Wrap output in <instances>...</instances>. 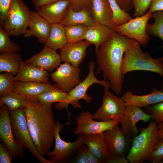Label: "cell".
<instances>
[{
  "mask_svg": "<svg viewBox=\"0 0 163 163\" xmlns=\"http://www.w3.org/2000/svg\"><path fill=\"white\" fill-rule=\"evenodd\" d=\"M134 40L114 31L95 51L97 65L95 74L102 72L103 80L109 82L110 89L117 95L121 94L124 82L121 66L123 55Z\"/></svg>",
  "mask_w": 163,
  "mask_h": 163,
  "instance_id": "6da1fadb",
  "label": "cell"
},
{
  "mask_svg": "<svg viewBox=\"0 0 163 163\" xmlns=\"http://www.w3.org/2000/svg\"><path fill=\"white\" fill-rule=\"evenodd\" d=\"M52 105L28 100L24 108L30 133L36 149L43 156L48 152L55 139L56 122Z\"/></svg>",
  "mask_w": 163,
  "mask_h": 163,
  "instance_id": "7a4b0ae2",
  "label": "cell"
},
{
  "mask_svg": "<svg viewBox=\"0 0 163 163\" xmlns=\"http://www.w3.org/2000/svg\"><path fill=\"white\" fill-rule=\"evenodd\" d=\"M123 74L135 71H145L155 73L163 77V62L154 59L141 49L140 43L135 40L125 51L122 63Z\"/></svg>",
  "mask_w": 163,
  "mask_h": 163,
  "instance_id": "3957f363",
  "label": "cell"
},
{
  "mask_svg": "<svg viewBox=\"0 0 163 163\" xmlns=\"http://www.w3.org/2000/svg\"><path fill=\"white\" fill-rule=\"evenodd\" d=\"M157 124L152 120L132 139L127 156L130 163H142L147 160L159 140Z\"/></svg>",
  "mask_w": 163,
  "mask_h": 163,
  "instance_id": "277c9868",
  "label": "cell"
},
{
  "mask_svg": "<svg viewBox=\"0 0 163 163\" xmlns=\"http://www.w3.org/2000/svg\"><path fill=\"white\" fill-rule=\"evenodd\" d=\"M95 63L91 61L88 64L89 72L85 79L76 85L70 91L67 93L68 95L63 102L56 103L54 104L55 109L57 110H60L66 108L67 111L68 116L70 115L68 109L69 104H71L74 108H80L79 101L84 100L87 104L91 102L92 98L87 94L88 88L93 84H98L104 87L110 89V82L107 81L102 80H100L97 78L94 74Z\"/></svg>",
  "mask_w": 163,
  "mask_h": 163,
  "instance_id": "5b68a950",
  "label": "cell"
},
{
  "mask_svg": "<svg viewBox=\"0 0 163 163\" xmlns=\"http://www.w3.org/2000/svg\"><path fill=\"white\" fill-rule=\"evenodd\" d=\"M31 11L22 0H11L0 27L10 36L24 35L27 32Z\"/></svg>",
  "mask_w": 163,
  "mask_h": 163,
  "instance_id": "8992f818",
  "label": "cell"
},
{
  "mask_svg": "<svg viewBox=\"0 0 163 163\" xmlns=\"http://www.w3.org/2000/svg\"><path fill=\"white\" fill-rule=\"evenodd\" d=\"M10 121L16 140L22 147L28 149L34 157L42 163H52L44 158L36 149L30 133L24 107L10 112Z\"/></svg>",
  "mask_w": 163,
  "mask_h": 163,
  "instance_id": "52a82bcc",
  "label": "cell"
},
{
  "mask_svg": "<svg viewBox=\"0 0 163 163\" xmlns=\"http://www.w3.org/2000/svg\"><path fill=\"white\" fill-rule=\"evenodd\" d=\"M125 108V102L121 97H118L109 89L104 87L102 104L93 114V117L95 120H113L120 123L124 116Z\"/></svg>",
  "mask_w": 163,
  "mask_h": 163,
  "instance_id": "ba28073f",
  "label": "cell"
},
{
  "mask_svg": "<svg viewBox=\"0 0 163 163\" xmlns=\"http://www.w3.org/2000/svg\"><path fill=\"white\" fill-rule=\"evenodd\" d=\"M65 124H62L59 121L56 122L55 133V146L53 150L48 152L49 159L52 163L65 162L84 144V135H78L77 139L73 142H67L61 138L60 133Z\"/></svg>",
  "mask_w": 163,
  "mask_h": 163,
  "instance_id": "9c48e42d",
  "label": "cell"
},
{
  "mask_svg": "<svg viewBox=\"0 0 163 163\" xmlns=\"http://www.w3.org/2000/svg\"><path fill=\"white\" fill-rule=\"evenodd\" d=\"M152 17V14L148 11L143 16L131 18L123 24L115 26L114 30L119 34L136 40L146 47L150 40L146 31L148 21Z\"/></svg>",
  "mask_w": 163,
  "mask_h": 163,
  "instance_id": "30bf717a",
  "label": "cell"
},
{
  "mask_svg": "<svg viewBox=\"0 0 163 163\" xmlns=\"http://www.w3.org/2000/svg\"><path fill=\"white\" fill-rule=\"evenodd\" d=\"M103 134L109 153L108 158L127 157L133 139L123 133L119 124L104 132Z\"/></svg>",
  "mask_w": 163,
  "mask_h": 163,
  "instance_id": "8fae6325",
  "label": "cell"
},
{
  "mask_svg": "<svg viewBox=\"0 0 163 163\" xmlns=\"http://www.w3.org/2000/svg\"><path fill=\"white\" fill-rule=\"evenodd\" d=\"M0 138L14 158H25L24 149L16 140L10 119V111L5 105L0 104Z\"/></svg>",
  "mask_w": 163,
  "mask_h": 163,
  "instance_id": "7c38bea8",
  "label": "cell"
},
{
  "mask_svg": "<svg viewBox=\"0 0 163 163\" xmlns=\"http://www.w3.org/2000/svg\"><path fill=\"white\" fill-rule=\"evenodd\" d=\"M76 126L73 133L76 135L102 134L112 129L120 122L112 120L107 121H96L93 114L88 111L81 113L76 118Z\"/></svg>",
  "mask_w": 163,
  "mask_h": 163,
  "instance_id": "4fadbf2b",
  "label": "cell"
},
{
  "mask_svg": "<svg viewBox=\"0 0 163 163\" xmlns=\"http://www.w3.org/2000/svg\"><path fill=\"white\" fill-rule=\"evenodd\" d=\"M80 69L67 62L60 64L51 74L52 80L59 88L69 92L81 82Z\"/></svg>",
  "mask_w": 163,
  "mask_h": 163,
  "instance_id": "5bb4252c",
  "label": "cell"
},
{
  "mask_svg": "<svg viewBox=\"0 0 163 163\" xmlns=\"http://www.w3.org/2000/svg\"><path fill=\"white\" fill-rule=\"evenodd\" d=\"M151 119V116L141 108L133 105H126L124 116L120 123L121 130L126 136L132 138L139 133L136 126L138 122L142 121L146 123Z\"/></svg>",
  "mask_w": 163,
  "mask_h": 163,
  "instance_id": "9a60e30c",
  "label": "cell"
},
{
  "mask_svg": "<svg viewBox=\"0 0 163 163\" xmlns=\"http://www.w3.org/2000/svg\"><path fill=\"white\" fill-rule=\"evenodd\" d=\"M91 44L85 40L67 43L60 50L62 61L78 68L86 56L87 49Z\"/></svg>",
  "mask_w": 163,
  "mask_h": 163,
  "instance_id": "2e32d148",
  "label": "cell"
},
{
  "mask_svg": "<svg viewBox=\"0 0 163 163\" xmlns=\"http://www.w3.org/2000/svg\"><path fill=\"white\" fill-rule=\"evenodd\" d=\"M70 5L68 0H59L35 8V9L51 24L61 23L66 16Z\"/></svg>",
  "mask_w": 163,
  "mask_h": 163,
  "instance_id": "e0dca14e",
  "label": "cell"
},
{
  "mask_svg": "<svg viewBox=\"0 0 163 163\" xmlns=\"http://www.w3.org/2000/svg\"><path fill=\"white\" fill-rule=\"evenodd\" d=\"M25 62L38 66L50 72H53L61 64L60 56L56 51L45 46L39 53Z\"/></svg>",
  "mask_w": 163,
  "mask_h": 163,
  "instance_id": "ac0fdd59",
  "label": "cell"
},
{
  "mask_svg": "<svg viewBox=\"0 0 163 163\" xmlns=\"http://www.w3.org/2000/svg\"><path fill=\"white\" fill-rule=\"evenodd\" d=\"M49 73L47 71L32 64L22 62L17 74L15 81L22 82L49 83Z\"/></svg>",
  "mask_w": 163,
  "mask_h": 163,
  "instance_id": "d6986e66",
  "label": "cell"
},
{
  "mask_svg": "<svg viewBox=\"0 0 163 163\" xmlns=\"http://www.w3.org/2000/svg\"><path fill=\"white\" fill-rule=\"evenodd\" d=\"M29 27L30 29L24 37L28 38L35 36L40 43L44 44L50 35L51 24L36 11H31Z\"/></svg>",
  "mask_w": 163,
  "mask_h": 163,
  "instance_id": "ffe728a7",
  "label": "cell"
},
{
  "mask_svg": "<svg viewBox=\"0 0 163 163\" xmlns=\"http://www.w3.org/2000/svg\"><path fill=\"white\" fill-rule=\"evenodd\" d=\"M55 84L50 83L15 81L13 91L21 95L30 101L37 100L38 96L53 87Z\"/></svg>",
  "mask_w": 163,
  "mask_h": 163,
  "instance_id": "44dd1931",
  "label": "cell"
},
{
  "mask_svg": "<svg viewBox=\"0 0 163 163\" xmlns=\"http://www.w3.org/2000/svg\"><path fill=\"white\" fill-rule=\"evenodd\" d=\"M121 98L127 104L143 108L163 101V91L157 88H152L150 94L143 95L134 94L131 91L125 92Z\"/></svg>",
  "mask_w": 163,
  "mask_h": 163,
  "instance_id": "7402d4cb",
  "label": "cell"
},
{
  "mask_svg": "<svg viewBox=\"0 0 163 163\" xmlns=\"http://www.w3.org/2000/svg\"><path fill=\"white\" fill-rule=\"evenodd\" d=\"M91 12L95 21L114 30L111 23L113 13L108 0H91Z\"/></svg>",
  "mask_w": 163,
  "mask_h": 163,
  "instance_id": "603a6c76",
  "label": "cell"
},
{
  "mask_svg": "<svg viewBox=\"0 0 163 163\" xmlns=\"http://www.w3.org/2000/svg\"><path fill=\"white\" fill-rule=\"evenodd\" d=\"M84 142L101 163H105L109 155L103 133L84 135Z\"/></svg>",
  "mask_w": 163,
  "mask_h": 163,
  "instance_id": "cb8c5ba5",
  "label": "cell"
},
{
  "mask_svg": "<svg viewBox=\"0 0 163 163\" xmlns=\"http://www.w3.org/2000/svg\"><path fill=\"white\" fill-rule=\"evenodd\" d=\"M114 30L109 27L95 22L92 25L88 26L85 40L94 44L95 51L111 36Z\"/></svg>",
  "mask_w": 163,
  "mask_h": 163,
  "instance_id": "d4e9b609",
  "label": "cell"
},
{
  "mask_svg": "<svg viewBox=\"0 0 163 163\" xmlns=\"http://www.w3.org/2000/svg\"><path fill=\"white\" fill-rule=\"evenodd\" d=\"M95 23L88 8H83L79 11H75L69 7L66 16L61 24L64 26L82 24L90 26Z\"/></svg>",
  "mask_w": 163,
  "mask_h": 163,
  "instance_id": "484cf974",
  "label": "cell"
},
{
  "mask_svg": "<svg viewBox=\"0 0 163 163\" xmlns=\"http://www.w3.org/2000/svg\"><path fill=\"white\" fill-rule=\"evenodd\" d=\"M67 43L64 26L61 23L51 24L50 35L45 46L56 51L60 50Z\"/></svg>",
  "mask_w": 163,
  "mask_h": 163,
  "instance_id": "4316f807",
  "label": "cell"
},
{
  "mask_svg": "<svg viewBox=\"0 0 163 163\" xmlns=\"http://www.w3.org/2000/svg\"><path fill=\"white\" fill-rule=\"evenodd\" d=\"M23 61L18 53H0V72H10L15 75L18 73Z\"/></svg>",
  "mask_w": 163,
  "mask_h": 163,
  "instance_id": "83f0119b",
  "label": "cell"
},
{
  "mask_svg": "<svg viewBox=\"0 0 163 163\" xmlns=\"http://www.w3.org/2000/svg\"><path fill=\"white\" fill-rule=\"evenodd\" d=\"M28 101L21 95L13 91L0 97V104L6 105L10 112L24 108Z\"/></svg>",
  "mask_w": 163,
  "mask_h": 163,
  "instance_id": "f1b7e54d",
  "label": "cell"
},
{
  "mask_svg": "<svg viewBox=\"0 0 163 163\" xmlns=\"http://www.w3.org/2000/svg\"><path fill=\"white\" fill-rule=\"evenodd\" d=\"M68 95V93L55 84L53 87L39 95L36 100L43 104H52L64 102Z\"/></svg>",
  "mask_w": 163,
  "mask_h": 163,
  "instance_id": "f546056e",
  "label": "cell"
},
{
  "mask_svg": "<svg viewBox=\"0 0 163 163\" xmlns=\"http://www.w3.org/2000/svg\"><path fill=\"white\" fill-rule=\"evenodd\" d=\"M154 22L152 24L148 23L146 31L149 35L158 37L163 41L161 47L163 48V11H158L152 14ZM163 62V57L158 58Z\"/></svg>",
  "mask_w": 163,
  "mask_h": 163,
  "instance_id": "4dcf8cb0",
  "label": "cell"
},
{
  "mask_svg": "<svg viewBox=\"0 0 163 163\" xmlns=\"http://www.w3.org/2000/svg\"><path fill=\"white\" fill-rule=\"evenodd\" d=\"M64 26L67 43H74L85 40L88 26L82 24Z\"/></svg>",
  "mask_w": 163,
  "mask_h": 163,
  "instance_id": "1f68e13d",
  "label": "cell"
},
{
  "mask_svg": "<svg viewBox=\"0 0 163 163\" xmlns=\"http://www.w3.org/2000/svg\"><path fill=\"white\" fill-rule=\"evenodd\" d=\"M108 0L113 13L111 23L114 26L125 23L132 18L130 15L127 12L120 8L116 0Z\"/></svg>",
  "mask_w": 163,
  "mask_h": 163,
  "instance_id": "d6a6232c",
  "label": "cell"
},
{
  "mask_svg": "<svg viewBox=\"0 0 163 163\" xmlns=\"http://www.w3.org/2000/svg\"><path fill=\"white\" fill-rule=\"evenodd\" d=\"M10 35L2 27H0V52L16 53L21 50L20 45L12 42Z\"/></svg>",
  "mask_w": 163,
  "mask_h": 163,
  "instance_id": "836d02e7",
  "label": "cell"
},
{
  "mask_svg": "<svg viewBox=\"0 0 163 163\" xmlns=\"http://www.w3.org/2000/svg\"><path fill=\"white\" fill-rule=\"evenodd\" d=\"M15 75L10 72H5L0 74V96L13 91L15 82Z\"/></svg>",
  "mask_w": 163,
  "mask_h": 163,
  "instance_id": "e575fe53",
  "label": "cell"
},
{
  "mask_svg": "<svg viewBox=\"0 0 163 163\" xmlns=\"http://www.w3.org/2000/svg\"><path fill=\"white\" fill-rule=\"evenodd\" d=\"M157 124L163 123V101L143 107V110Z\"/></svg>",
  "mask_w": 163,
  "mask_h": 163,
  "instance_id": "d590c367",
  "label": "cell"
},
{
  "mask_svg": "<svg viewBox=\"0 0 163 163\" xmlns=\"http://www.w3.org/2000/svg\"><path fill=\"white\" fill-rule=\"evenodd\" d=\"M147 160L153 163H160L163 161V138L159 140Z\"/></svg>",
  "mask_w": 163,
  "mask_h": 163,
  "instance_id": "8d00e7d4",
  "label": "cell"
},
{
  "mask_svg": "<svg viewBox=\"0 0 163 163\" xmlns=\"http://www.w3.org/2000/svg\"><path fill=\"white\" fill-rule=\"evenodd\" d=\"M152 0H132L134 12V17L143 15L149 8Z\"/></svg>",
  "mask_w": 163,
  "mask_h": 163,
  "instance_id": "74e56055",
  "label": "cell"
},
{
  "mask_svg": "<svg viewBox=\"0 0 163 163\" xmlns=\"http://www.w3.org/2000/svg\"><path fill=\"white\" fill-rule=\"evenodd\" d=\"M14 157L7 147L2 142H0V163H11Z\"/></svg>",
  "mask_w": 163,
  "mask_h": 163,
  "instance_id": "f35d334b",
  "label": "cell"
},
{
  "mask_svg": "<svg viewBox=\"0 0 163 163\" xmlns=\"http://www.w3.org/2000/svg\"><path fill=\"white\" fill-rule=\"evenodd\" d=\"M70 3V8L78 11L83 8H90L91 0H68Z\"/></svg>",
  "mask_w": 163,
  "mask_h": 163,
  "instance_id": "ab89813d",
  "label": "cell"
},
{
  "mask_svg": "<svg viewBox=\"0 0 163 163\" xmlns=\"http://www.w3.org/2000/svg\"><path fill=\"white\" fill-rule=\"evenodd\" d=\"M86 146V145L84 144L79 149L77 154L71 161V162L87 163L85 153Z\"/></svg>",
  "mask_w": 163,
  "mask_h": 163,
  "instance_id": "60d3db41",
  "label": "cell"
},
{
  "mask_svg": "<svg viewBox=\"0 0 163 163\" xmlns=\"http://www.w3.org/2000/svg\"><path fill=\"white\" fill-rule=\"evenodd\" d=\"M11 0H0V20L2 21L5 18L9 7Z\"/></svg>",
  "mask_w": 163,
  "mask_h": 163,
  "instance_id": "b9f144b4",
  "label": "cell"
},
{
  "mask_svg": "<svg viewBox=\"0 0 163 163\" xmlns=\"http://www.w3.org/2000/svg\"><path fill=\"white\" fill-rule=\"evenodd\" d=\"M163 11V0H152L149 11L151 13Z\"/></svg>",
  "mask_w": 163,
  "mask_h": 163,
  "instance_id": "7bdbcfd3",
  "label": "cell"
},
{
  "mask_svg": "<svg viewBox=\"0 0 163 163\" xmlns=\"http://www.w3.org/2000/svg\"><path fill=\"white\" fill-rule=\"evenodd\" d=\"M120 8L126 12L129 11L133 8L132 0H116Z\"/></svg>",
  "mask_w": 163,
  "mask_h": 163,
  "instance_id": "ee69618b",
  "label": "cell"
},
{
  "mask_svg": "<svg viewBox=\"0 0 163 163\" xmlns=\"http://www.w3.org/2000/svg\"><path fill=\"white\" fill-rule=\"evenodd\" d=\"M85 155L87 163H100L98 159L86 146L85 151Z\"/></svg>",
  "mask_w": 163,
  "mask_h": 163,
  "instance_id": "f6af8a7d",
  "label": "cell"
},
{
  "mask_svg": "<svg viewBox=\"0 0 163 163\" xmlns=\"http://www.w3.org/2000/svg\"><path fill=\"white\" fill-rule=\"evenodd\" d=\"M59 0H32V3L35 8L40 7Z\"/></svg>",
  "mask_w": 163,
  "mask_h": 163,
  "instance_id": "bcb514c9",
  "label": "cell"
},
{
  "mask_svg": "<svg viewBox=\"0 0 163 163\" xmlns=\"http://www.w3.org/2000/svg\"><path fill=\"white\" fill-rule=\"evenodd\" d=\"M129 162L127 157L108 158L105 163H128Z\"/></svg>",
  "mask_w": 163,
  "mask_h": 163,
  "instance_id": "7dc6e473",
  "label": "cell"
},
{
  "mask_svg": "<svg viewBox=\"0 0 163 163\" xmlns=\"http://www.w3.org/2000/svg\"><path fill=\"white\" fill-rule=\"evenodd\" d=\"M159 139L163 138V123L157 124Z\"/></svg>",
  "mask_w": 163,
  "mask_h": 163,
  "instance_id": "c3c4849f",
  "label": "cell"
},
{
  "mask_svg": "<svg viewBox=\"0 0 163 163\" xmlns=\"http://www.w3.org/2000/svg\"><path fill=\"white\" fill-rule=\"evenodd\" d=\"M161 85V90L163 91V77Z\"/></svg>",
  "mask_w": 163,
  "mask_h": 163,
  "instance_id": "681fc988",
  "label": "cell"
}]
</instances>
